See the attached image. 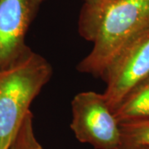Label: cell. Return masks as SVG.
<instances>
[{
    "label": "cell",
    "mask_w": 149,
    "mask_h": 149,
    "mask_svg": "<svg viewBox=\"0 0 149 149\" xmlns=\"http://www.w3.org/2000/svg\"><path fill=\"white\" fill-rule=\"evenodd\" d=\"M121 148L141 149L149 147V119L120 123Z\"/></svg>",
    "instance_id": "cell-7"
},
{
    "label": "cell",
    "mask_w": 149,
    "mask_h": 149,
    "mask_svg": "<svg viewBox=\"0 0 149 149\" xmlns=\"http://www.w3.org/2000/svg\"><path fill=\"white\" fill-rule=\"evenodd\" d=\"M52 75L51 64L29 49L0 70V149H8L35 97Z\"/></svg>",
    "instance_id": "cell-2"
},
{
    "label": "cell",
    "mask_w": 149,
    "mask_h": 149,
    "mask_svg": "<svg viewBox=\"0 0 149 149\" xmlns=\"http://www.w3.org/2000/svg\"><path fill=\"white\" fill-rule=\"evenodd\" d=\"M113 113L119 123L149 119V78L137 86Z\"/></svg>",
    "instance_id": "cell-6"
},
{
    "label": "cell",
    "mask_w": 149,
    "mask_h": 149,
    "mask_svg": "<svg viewBox=\"0 0 149 149\" xmlns=\"http://www.w3.org/2000/svg\"><path fill=\"white\" fill-rule=\"evenodd\" d=\"M70 128L76 139L96 149H118L122 146L120 123L104 96L95 91L81 92L71 102Z\"/></svg>",
    "instance_id": "cell-3"
},
{
    "label": "cell",
    "mask_w": 149,
    "mask_h": 149,
    "mask_svg": "<svg viewBox=\"0 0 149 149\" xmlns=\"http://www.w3.org/2000/svg\"><path fill=\"white\" fill-rule=\"evenodd\" d=\"M148 28L149 0L85 3L80 11L78 29L80 36L94 46L77 69L103 79L123 50Z\"/></svg>",
    "instance_id": "cell-1"
},
{
    "label": "cell",
    "mask_w": 149,
    "mask_h": 149,
    "mask_svg": "<svg viewBox=\"0 0 149 149\" xmlns=\"http://www.w3.org/2000/svg\"><path fill=\"white\" fill-rule=\"evenodd\" d=\"M102 1H109V0H100V2H102ZM100 3V2H99Z\"/></svg>",
    "instance_id": "cell-12"
},
{
    "label": "cell",
    "mask_w": 149,
    "mask_h": 149,
    "mask_svg": "<svg viewBox=\"0 0 149 149\" xmlns=\"http://www.w3.org/2000/svg\"><path fill=\"white\" fill-rule=\"evenodd\" d=\"M32 118L33 116L30 111L8 149H42L34 134Z\"/></svg>",
    "instance_id": "cell-8"
},
{
    "label": "cell",
    "mask_w": 149,
    "mask_h": 149,
    "mask_svg": "<svg viewBox=\"0 0 149 149\" xmlns=\"http://www.w3.org/2000/svg\"><path fill=\"white\" fill-rule=\"evenodd\" d=\"M100 2V0H85V3L86 4H95Z\"/></svg>",
    "instance_id": "cell-9"
},
{
    "label": "cell",
    "mask_w": 149,
    "mask_h": 149,
    "mask_svg": "<svg viewBox=\"0 0 149 149\" xmlns=\"http://www.w3.org/2000/svg\"><path fill=\"white\" fill-rule=\"evenodd\" d=\"M118 149H129V148H119Z\"/></svg>",
    "instance_id": "cell-11"
},
{
    "label": "cell",
    "mask_w": 149,
    "mask_h": 149,
    "mask_svg": "<svg viewBox=\"0 0 149 149\" xmlns=\"http://www.w3.org/2000/svg\"><path fill=\"white\" fill-rule=\"evenodd\" d=\"M149 78V28L129 43L109 66L103 80V95L113 109Z\"/></svg>",
    "instance_id": "cell-4"
},
{
    "label": "cell",
    "mask_w": 149,
    "mask_h": 149,
    "mask_svg": "<svg viewBox=\"0 0 149 149\" xmlns=\"http://www.w3.org/2000/svg\"><path fill=\"white\" fill-rule=\"evenodd\" d=\"M141 149H149V147H144V148H142Z\"/></svg>",
    "instance_id": "cell-10"
},
{
    "label": "cell",
    "mask_w": 149,
    "mask_h": 149,
    "mask_svg": "<svg viewBox=\"0 0 149 149\" xmlns=\"http://www.w3.org/2000/svg\"><path fill=\"white\" fill-rule=\"evenodd\" d=\"M42 0H0V70L30 49L25 37Z\"/></svg>",
    "instance_id": "cell-5"
}]
</instances>
